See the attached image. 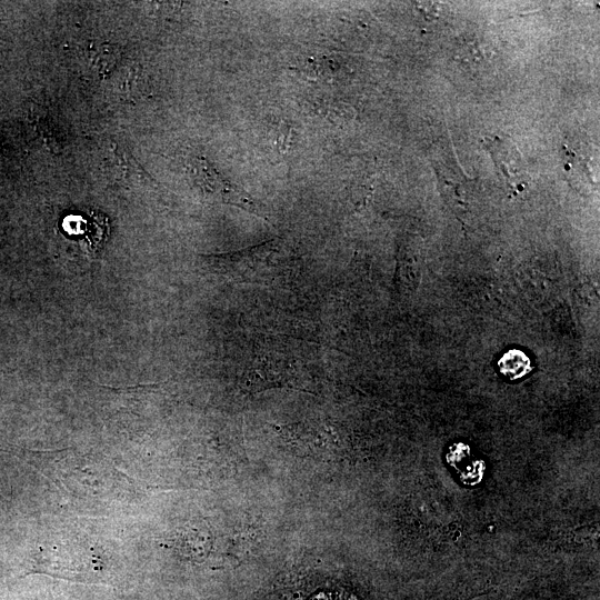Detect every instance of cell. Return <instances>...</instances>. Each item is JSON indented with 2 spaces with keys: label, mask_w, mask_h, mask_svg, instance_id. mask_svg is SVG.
<instances>
[{
  "label": "cell",
  "mask_w": 600,
  "mask_h": 600,
  "mask_svg": "<svg viewBox=\"0 0 600 600\" xmlns=\"http://www.w3.org/2000/svg\"><path fill=\"white\" fill-rule=\"evenodd\" d=\"M118 59L119 51L112 44L101 43L89 48V61L100 74L111 72Z\"/></svg>",
  "instance_id": "obj_6"
},
{
  "label": "cell",
  "mask_w": 600,
  "mask_h": 600,
  "mask_svg": "<svg viewBox=\"0 0 600 600\" xmlns=\"http://www.w3.org/2000/svg\"><path fill=\"white\" fill-rule=\"evenodd\" d=\"M416 4H419L417 6V9L424 16L426 19H434L436 18V13H437V9L434 7L433 3L431 2H424V3H416Z\"/></svg>",
  "instance_id": "obj_7"
},
{
  "label": "cell",
  "mask_w": 600,
  "mask_h": 600,
  "mask_svg": "<svg viewBox=\"0 0 600 600\" xmlns=\"http://www.w3.org/2000/svg\"><path fill=\"white\" fill-rule=\"evenodd\" d=\"M498 368L509 380L520 379L532 369L530 358L518 349L504 352L498 361Z\"/></svg>",
  "instance_id": "obj_5"
},
{
  "label": "cell",
  "mask_w": 600,
  "mask_h": 600,
  "mask_svg": "<svg viewBox=\"0 0 600 600\" xmlns=\"http://www.w3.org/2000/svg\"><path fill=\"white\" fill-rule=\"evenodd\" d=\"M507 188L513 193H520L529 184V177L521 154L509 139L494 137L486 143Z\"/></svg>",
  "instance_id": "obj_4"
},
{
  "label": "cell",
  "mask_w": 600,
  "mask_h": 600,
  "mask_svg": "<svg viewBox=\"0 0 600 600\" xmlns=\"http://www.w3.org/2000/svg\"><path fill=\"white\" fill-rule=\"evenodd\" d=\"M81 550L77 547L74 551L68 547H57L50 551H40L30 572L83 583L106 582L102 561L92 551Z\"/></svg>",
  "instance_id": "obj_2"
},
{
  "label": "cell",
  "mask_w": 600,
  "mask_h": 600,
  "mask_svg": "<svg viewBox=\"0 0 600 600\" xmlns=\"http://www.w3.org/2000/svg\"><path fill=\"white\" fill-rule=\"evenodd\" d=\"M220 274L237 282L268 284L289 276L293 258L281 241L270 240L239 251L207 257Z\"/></svg>",
  "instance_id": "obj_1"
},
{
  "label": "cell",
  "mask_w": 600,
  "mask_h": 600,
  "mask_svg": "<svg viewBox=\"0 0 600 600\" xmlns=\"http://www.w3.org/2000/svg\"><path fill=\"white\" fill-rule=\"evenodd\" d=\"M192 172L196 180L203 190L221 199L226 203L239 207L251 213L264 217L261 209L252 198L239 187L224 180L222 176L213 169L206 160L197 159L191 162Z\"/></svg>",
  "instance_id": "obj_3"
}]
</instances>
